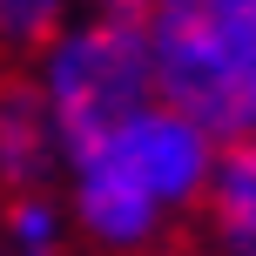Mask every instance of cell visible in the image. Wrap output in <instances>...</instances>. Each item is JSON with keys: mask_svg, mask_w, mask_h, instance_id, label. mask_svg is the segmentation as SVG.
<instances>
[{"mask_svg": "<svg viewBox=\"0 0 256 256\" xmlns=\"http://www.w3.org/2000/svg\"><path fill=\"white\" fill-rule=\"evenodd\" d=\"M155 102L216 148L256 142V0H148Z\"/></svg>", "mask_w": 256, "mask_h": 256, "instance_id": "2", "label": "cell"}, {"mask_svg": "<svg viewBox=\"0 0 256 256\" xmlns=\"http://www.w3.org/2000/svg\"><path fill=\"white\" fill-rule=\"evenodd\" d=\"M216 142L162 102L61 162V209L88 256H162L202 209Z\"/></svg>", "mask_w": 256, "mask_h": 256, "instance_id": "1", "label": "cell"}, {"mask_svg": "<svg viewBox=\"0 0 256 256\" xmlns=\"http://www.w3.org/2000/svg\"><path fill=\"white\" fill-rule=\"evenodd\" d=\"M94 14H108V20H142L148 14V0H88Z\"/></svg>", "mask_w": 256, "mask_h": 256, "instance_id": "8", "label": "cell"}, {"mask_svg": "<svg viewBox=\"0 0 256 256\" xmlns=\"http://www.w3.org/2000/svg\"><path fill=\"white\" fill-rule=\"evenodd\" d=\"M162 256H168V250H162Z\"/></svg>", "mask_w": 256, "mask_h": 256, "instance_id": "9", "label": "cell"}, {"mask_svg": "<svg viewBox=\"0 0 256 256\" xmlns=\"http://www.w3.org/2000/svg\"><path fill=\"white\" fill-rule=\"evenodd\" d=\"M68 20H74V0H0V54L34 61Z\"/></svg>", "mask_w": 256, "mask_h": 256, "instance_id": "7", "label": "cell"}, {"mask_svg": "<svg viewBox=\"0 0 256 256\" xmlns=\"http://www.w3.org/2000/svg\"><path fill=\"white\" fill-rule=\"evenodd\" d=\"M196 216H202L209 256H256V142L216 148L209 196H202Z\"/></svg>", "mask_w": 256, "mask_h": 256, "instance_id": "5", "label": "cell"}, {"mask_svg": "<svg viewBox=\"0 0 256 256\" xmlns=\"http://www.w3.org/2000/svg\"><path fill=\"white\" fill-rule=\"evenodd\" d=\"M34 88H40L48 122H54L61 162L74 148H88V142L115 135L128 115L155 108V68H148L142 20H108V14L68 20L34 54Z\"/></svg>", "mask_w": 256, "mask_h": 256, "instance_id": "3", "label": "cell"}, {"mask_svg": "<svg viewBox=\"0 0 256 256\" xmlns=\"http://www.w3.org/2000/svg\"><path fill=\"white\" fill-rule=\"evenodd\" d=\"M74 230H68L61 189L40 196H0V256H68Z\"/></svg>", "mask_w": 256, "mask_h": 256, "instance_id": "6", "label": "cell"}, {"mask_svg": "<svg viewBox=\"0 0 256 256\" xmlns=\"http://www.w3.org/2000/svg\"><path fill=\"white\" fill-rule=\"evenodd\" d=\"M61 189V142L34 74H0V196Z\"/></svg>", "mask_w": 256, "mask_h": 256, "instance_id": "4", "label": "cell"}]
</instances>
